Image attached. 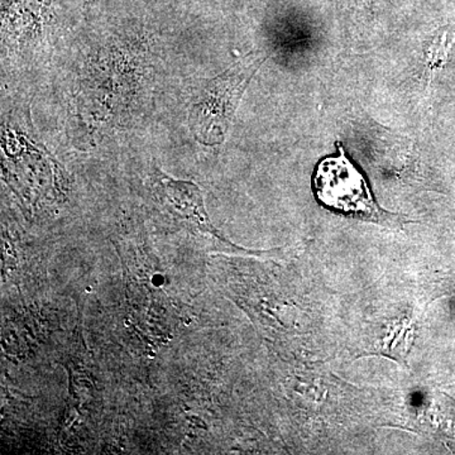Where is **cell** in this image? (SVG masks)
Listing matches in <instances>:
<instances>
[{
    "mask_svg": "<svg viewBox=\"0 0 455 455\" xmlns=\"http://www.w3.org/2000/svg\"><path fill=\"white\" fill-rule=\"evenodd\" d=\"M267 57L266 51H254L204 84L191 101L188 116L196 142L215 147L226 140L245 89Z\"/></svg>",
    "mask_w": 455,
    "mask_h": 455,
    "instance_id": "6da1fadb",
    "label": "cell"
},
{
    "mask_svg": "<svg viewBox=\"0 0 455 455\" xmlns=\"http://www.w3.org/2000/svg\"><path fill=\"white\" fill-rule=\"evenodd\" d=\"M313 188L319 202L331 211L374 223L400 220L377 205L366 179L340 145L337 156H329L317 164Z\"/></svg>",
    "mask_w": 455,
    "mask_h": 455,
    "instance_id": "7a4b0ae2",
    "label": "cell"
},
{
    "mask_svg": "<svg viewBox=\"0 0 455 455\" xmlns=\"http://www.w3.org/2000/svg\"><path fill=\"white\" fill-rule=\"evenodd\" d=\"M154 187L167 211L185 221L188 229L200 235L217 236L206 214L202 191L197 185L170 178L163 171L156 169Z\"/></svg>",
    "mask_w": 455,
    "mask_h": 455,
    "instance_id": "3957f363",
    "label": "cell"
}]
</instances>
